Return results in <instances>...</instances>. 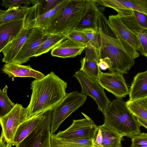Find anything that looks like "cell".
Segmentation results:
<instances>
[{"instance_id":"6da1fadb","label":"cell","mask_w":147,"mask_h":147,"mask_svg":"<svg viewBox=\"0 0 147 147\" xmlns=\"http://www.w3.org/2000/svg\"><path fill=\"white\" fill-rule=\"evenodd\" d=\"M97 27L98 60L108 57L112 63V66L108 69L109 71H118L122 74L127 73L134 65V59L139 57V53L129 45L123 43L117 38L105 16L99 9Z\"/></svg>"},{"instance_id":"7a4b0ae2","label":"cell","mask_w":147,"mask_h":147,"mask_svg":"<svg viewBox=\"0 0 147 147\" xmlns=\"http://www.w3.org/2000/svg\"><path fill=\"white\" fill-rule=\"evenodd\" d=\"M30 100L26 108L25 121L53 109L66 95L67 83L51 71L43 78L32 82Z\"/></svg>"},{"instance_id":"3957f363","label":"cell","mask_w":147,"mask_h":147,"mask_svg":"<svg viewBox=\"0 0 147 147\" xmlns=\"http://www.w3.org/2000/svg\"><path fill=\"white\" fill-rule=\"evenodd\" d=\"M104 123L119 134L131 138L141 132V126L128 108L126 102L117 98L111 102L106 109L102 112Z\"/></svg>"},{"instance_id":"277c9868","label":"cell","mask_w":147,"mask_h":147,"mask_svg":"<svg viewBox=\"0 0 147 147\" xmlns=\"http://www.w3.org/2000/svg\"><path fill=\"white\" fill-rule=\"evenodd\" d=\"M96 3L93 0H70L46 31L51 34L67 35L74 29L89 8Z\"/></svg>"},{"instance_id":"5b68a950","label":"cell","mask_w":147,"mask_h":147,"mask_svg":"<svg viewBox=\"0 0 147 147\" xmlns=\"http://www.w3.org/2000/svg\"><path fill=\"white\" fill-rule=\"evenodd\" d=\"M40 5L38 3L30 7L24 20L23 26L19 34L2 50V61L12 62L30 36L34 27V20L40 15Z\"/></svg>"},{"instance_id":"8992f818","label":"cell","mask_w":147,"mask_h":147,"mask_svg":"<svg viewBox=\"0 0 147 147\" xmlns=\"http://www.w3.org/2000/svg\"><path fill=\"white\" fill-rule=\"evenodd\" d=\"M87 95L75 91L66 96L53 110L51 133L53 134L61 123L73 112L82 105Z\"/></svg>"},{"instance_id":"52a82bcc","label":"cell","mask_w":147,"mask_h":147,"mask_svg":"<svg viewBox=\"0 0 147 147\" xmlns=\"http://www.w3.org/2000/svg\"><path fill=\"white\" fill-rule=\"evenodd\" d=\"M73 76L78 80L81 85V93L91 97L97 104L99 110L102 112L105 110L111 102L107 96L104 89L97 81L80 70L76 71Z\"/></svg>"},{"instance_id":"ba28073f","label":"cell","mask_w":147,"mask_h":147,"mask_svg":"<svg viewBox=\"0 0 147 147\" xmlns=\"http://www.w3.org/2000/svg\"><path fill=\"white\" fill-rule=\"evenodd\" d=\"M82 113L84 118L73 120L68 128L55 134V136L64 140H92L97 126L89 117L82 112Z\"/></svg>"},{"instance_id":"9c48e42d","label":"cell","mask_w":147,"mask_h":147,"mask_svg":"<svg viewBox=\"0 0 147 147\" xmlns=\"http://www.w3.org/2000/svg\"><path fill=\"white\" fill-rule=\"evenodd\" d=\"M52 110L33 131L16 147H51L50 138Z\"/></svg>"},{"instance_id":"30bf717a","label":"cell","mask_w":147,"mask_h":147,"mask_svg":"<svg viewBox=\"0 0 147 147\" xmlns=\"http://www.w3.org/2000/svg\"><path fill=\"white\" fill-rule=\"evenodd\" d=\"M51 34L46 30L38 27H34L30 36L12 62L22 64L34 57L40 45Z\"/></svg>"},{"instance_id":"8fae6325","label":"cell","mask_w":147,"mask_h":147,"mask_svg":"<svg viewBox=\"0 0 147 147\" xmlns=\"http://www.w3.org/2000/svg\"><path fill=\"white\" fill-rule=\"evenodd\" d=\"M97 82L117 98H122L129 94V90L123 74L118 71L104 73L100 70Z\"/></svg>"},{"instance_id":"7c38bea8","label":"cell","mask_w":147,"mask_h":147,"mask_svg":"<svg viewBox=\"0 0 147 147\" xmlns=\"http://www.w3.org/2000/svg\"><path fill=\"white\" fill-rule=\"evenodd\" d=\"M26 108L16 103L13 109L9 113L0 117L3 132L6 141L13 143L14 136L20 125L25 121Z\"/></svg>"},{"instance_id":"4fadbf2b","label":"cell","mask_w":147,"mask_h":147,"mask_svg":"<svg viewBox=\"0 0 147 147\" xmlns=\"http://www.w3.org/2000/svg\"><path fill=\"white\" fill-rule=\"evenodd\" d=\"M108 20L111 28L123 43L129 45L140 53V45L137 36L125 25L117 14L109 16Z\"/></svg>"},{"instance_id":"5bb4252c","label":"cell","mask_w":147,"mask_h":147,"mask_svg":"<svg viewBox=\"0 0 147 147\" xmlns=\"http://www.w3.org/2000/svg\"><path fill=\"white\" fill-rule=\"evenodd\" d=\"M123 136L104 123L97 126L92 141L94 147H122Z\"/></svg>"},{"instance_id":"9a60e30c","label":"cell","mask_w":147,"mask_h":147,"mask_svg":"<svg viewBox=\"0 0 147 147\" xmlns=\"http://www.w3.org/2000/svg\"><path fill=\"white\" fill-rule=\"evenodd\" d=\"M1 71L9 77H31L38 80L45 76L41 72L33 69L30 65H24L13 62L5 63Z\"/></svg>"},{"instance_id":"2e32d148","label":"cell","mask_w":147,"mask_h":147,"mask_svg":"<svg viewBox=\"0 0 147 147\" xmlns=\"http://www.w3.org/2000/svg\"><path fill=\"white\" fill-rule=\"evenodd\" d=\"M100 5L109 7L117 11L130 9L147 14V0H100Z\"/></svg>"},{"instance_id":"e0dca14e","label":"cell","mask_w":147,"mask_h":147,"mask_svg":"<svg viewBox=\"0 0 147 147\" xmlns=\"http://www.w3.org/2000/svg\"><path fill=\"white\" fill-rule=\"evenodd\" d=\"M87 46L76 42L67 38L60 43L51 51L53 56L63 58L74 57L80 55Z\"/></svg>"},{"instance_id":"ac0fdd59","label":"cell","mask_w":147,"mask_h":147,"mask_svg":"<svg viewBox=\"0 0 147 147\" xmlns=\"http://www.w3.org/2000/svg\"><path fill=\"white\" fill-rule=\"evenodd\" d=\"M48 111L35 115L21 124L16 133L12 146H17L30 134L43 120Z\"/></svg>"},{"instance_id":"d6986e66","label":"cell","mask_w":147,"mask_h":147,"mask_svg":"<svg viewBox=\"0 0 147 147\" xmlns=\"http://www.w3.org/2000/svg\"><path fill=\"white\" fill-rule=\"evenodd\" d=\"M24 19L10 22L0 26V52L19 34L23 27Z\"/></svg>"},{"instance_id":"ffe728a7","label":"cell","mask_w":147,"mask_h":147,"mask_svg":"<svg viewBox=\"0 0 147 147\" xmlns=\"http://www.w3.org/2000/svg\"><path fill=\"white\" fill-rule=\"evenodd\" d=\"M129 101L147 97V70L134 77L129 90Z\"/></svg>"},{"instance_id":"44dd1931","label":"cell","mask_w":147,"mask_h":147,"mask_svg":"<svg viewBox=\"0 0 147 147\" xmlns=\"http://www.w3.org/2000/svg\"><path fill=\"white\" fill-rule=\"evenodd\" d=\"M70 0H63L54 9L38 16L34 20V27L47 30L61 14Z\"/></svg>"},{"instance_id":"7402d4cb","label":"cell","mask_w":147,"mask_h":147,"mask_svg":"<svg viewBox=\"0 0 147 147\" xmlns=\"http://www.w3.org/2000/svg\"><path fill=\"white\" fill-rule=\"evenodd\" d=\"M30 7H13L0 10V26L10 22L23 20Z\"/></svg>"},{"instance_id":"603a6c76","label":"cell","mask_w":147,"mask_h":147,"mask_svg":"<svg viewBox=\"0 0 147 147\" xmlns=\"http://www.w3.org/2000/svg\"><path fill=\"white\" fill-rule=\"evenodd\" d=\"M97 5L98 4L96 2L89 8L74 30L80 31L87 29L97 28V21L98 9Z\"/></svg>"},{"instance_id":"cb8c5ba5","label":"cell","mask_w":147,"mask_h":147,"mask_svg":"<svg viewBox=\"0 0 147 147\" xmlns=\"http://www.w3.org/2000/svg\"><path fill=\"white\" fill-rule=\"evenodd\" d=\"M67 38L66 35L51 34L40 45L35 52L34 57H37L47 53Z\"/></svg>"},{"instance_id":"d4e9b609","label":"cell","mask_w":147,"mask_h":147,"mask_svg":"<svg viewBox=\"0 0 147 147\" xmlns=\"http://www.w3.org/2000/svg\"><path fill=\"white\" fill-rule=\"evenodd\" d=\"M80 63V70L83 71L88 76L97 81L100 71L98 65V60L84 57L81 59Z\"/></svg>"},{"instance_id":"484cf974","label":"cell","mask_w":147,"mask_h":147,"mask_svg":"<svg viewBox=\"0 0 147 147\" xmlns=\"http://www.w3.org/2000/svg\"><path fill=\"white\" fill-rule=\"evenodd\" d=\"M127 106L135 117L147 121V97L126 102Z\"/></svg>"},{"instance_id":"4316f807","label":"cell","mask_w":147,"mask_h":147,"mask_svg":"<svg viewBox=\"0 0 147 147\" xmlns=\"http://www.w3.org/2000/svg\"><path fill=\"white\" fill-rule=\"evenodd\" d=\"M8 86L6 85L0 89V117L6 115L15 107L16 104L13 102L7 94Z\"/></svg>"},{"instance_id":"83f0119b","label":"cell","mask_w":147,"mask_h":147,"mask_svg":"<svg viewBox=\"0 0 147 147\" xmlns=\"http://www.w3.org/2000/svg\"><path fill=\"white\" fill-rule=\"evenodd\" d=\"M80 32L84 34L88 39L89 43L87 46H90L98 51V45L97 28L87 29Z\"/></svg>"},{"instance_id":"f1b7e54d","label":"cell","mask_w":147,"mask_h":147,"mask_svg":"<svg viewBox=\"0 0 147 147\" xmlns=\"http://www.w3.org/2000/svg\"><path fill=\"white\" fill-rule=\"evenodd\" d=\"M60 139L69 147H94L92 139Z\"/></svg>"},{"instance_id":"f546056e","label":"cell","mask_w":147,"mask_h":147,"mask_svg":"<svg viewBox=\"0 0 147 147\" xmlns=\"http://www.w3.org/2000/svg\"><path fill=\"white\" fill-rule=\"evenodd\" d=\"M67 38L78 43L87 46L89 42L86 35L82 32L73 30L67 35Z\"/></svg>"},{"instance_id":"4dcf8cb0","label":"cell","mask_w":147,"mask_h":147,"mask_svg":"<svg viewBox=\"0 0 147 147\" xmlns=\"http://www.w3.org/2000/svg\"><path fill=\"white\" fill-rule=\"evenodd\" d=\"M32 3L29 0H3L1 5L6 8L13 7H28Z\"/></svg>"},{"instance_id":"1f68e13d","label":"cell","mask_w":147,"mask_h":147,"mask_svg":"<svg viewBox=\"0 0 147 147\" xmlns=\"http://www.w3.org/2000/svg\"><path fill=\"white\" fill-rule=\"evenodd\" d=\"M130 147H147V133H140L131 138Z\"/></svg>"},{"instance_id":"d6a6232c","label":"cell","mask_w":147,"mask_h":147,"mask_svg":"<svg viewBox=\"0 0 147 147\" xmlns=\"http://www.w3.org/2000/svg\"><path fill=\"white\" fill-rule=\"evenodd\" d=\"M63 0H39L41 5L40 15L54 9Z\"/></svg>"},{"instance_id":"836d02e7","label":"cell","mask_w":147,"mask_h":147,"mask_svg":"<svg viewBox=\"0 0 147 147\" xmlns=\"http://www.w3.org/2000/svg\"><path fill=\"white\" fill-rule=\"evenodd\" d=\"M137 37L140 45V53L146 56L147 55V29L144 28Z\"/></svg>"},{"instance_id":"e575fe53","label":"cell","mask_w":147,"mask_h":147,"mask_svg":"<svg viewBox=\"0 0 147 147\" xmlns=\"http://www.w3.org/2000/svg\"><path fill=\"white\" fill-rule=\"evenodd\" d=\"M132 11L139 25L142 28L147 29V14L139 11Z\"/></svg>"},{"instance_id":"d590c367","label":"cell","mask_w":147,"mask_h":147,"mask_svg":"<svg viewBox=\"0 0 147 147\" xmlns=\"http://www.w3.org/2000/svg\"><path fill=\"white\" fill-rule=\"evenodd\" d=\"M50 141L51 147H69L54 134H51Z\"/></svg>"},{"instance_id":"8d00e7d4","label":"cell","mask_w":147,"mask_h":147,"mask_svg":"<svg viewBox=\"0 0 147 147\" xmlns=\"http://www.w3.org/2000/svg\"><path fill=\"white\" fill-rule=\"evenodd\" d=\"M98 65L99 68L102 70L109 69L112 65V62L110 59L108 57L98 60Z\"/></svg>"},{"instance_id":"74e56055","label":"cell","mask_w":147,"mask_h":147,"mask_svg":"<svg viewBox=\"0 0 147 147\" xmlns=\"http://www.w3.org/2000/svg\"><path fill=\"white\" fill-rule=\"evenodd\" d=\"M0 140V147H11L12 146L11 143L9 142H7L6 141L3 133L2 131Z\"/></svg>"},{"instance_id":"f35d334b","label":"cell","mask_w":147,"mask_h":147,"mask_svg":"<svg viewBox=\"0 0 147 147\" xmlns=\"http://www.w3.org/2000/svg\"><path fill=\"white\" fill-rule=\"evenodd\" d=\"M140 126H142L147 129V121L137 117H135Z\"/></svg>"},{"instance_id":"ab89813d","label":"cell","mask_w":147,"mask_h":147,"mask_svg":"<svg viewBox=\"0 0 147 147\" xmlns=\"http://www.w3.org/2000/svg\"><path fill=\"white\" fill-rule=\"evenodd\" d=\"M146 57L147 58V55H146Z\"/></svg>"}]
</instances>
